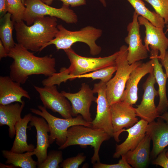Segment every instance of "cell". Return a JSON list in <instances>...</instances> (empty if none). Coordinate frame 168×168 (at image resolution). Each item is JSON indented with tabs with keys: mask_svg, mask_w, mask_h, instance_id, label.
Returning a JSON list of instances; mask_svg holds the SVG:
<instances>
[{
	"mask_svg": "<svg viewBox=\"0 0 168 168\" xmlns=\"http://www.w3.org/2000/svg\"><path fill=\"white\" fill-rule=\"evenodd\" d=\"M159 118L157 121H154L148 123L146 132L152 141L151 155L153 158L168 146V124Z\"/></svg>",
	"mask_w": 168,
	"mask_h": 168,
	"instance_id": "cell-20",
	"label": "cell"
},
{
	"mask_svg": "<svg viewBox=\"0 0 168 168\" xmlns=\"http://www.w3.org/2000/svg\"><path fill=\"white\" fill-rule=\"evenodd\" d=\"M80 90L76 93L62 91L61 93L71 104L72 117L81 115L86 121L91 122L92 119L90 113V108L92 102H96L97 97H95L93 89L85 83H82Z\"/></svg>",
	"mask_w": 168,
	"mask_h": 168,
	"instance_id": "cell-12",
	"label": "cell"
},
{
	"mask_svg": "<svg viewBox=\"0 0 168 168\" xmlns=\"http://www.w3.org/2000/svg\"><path fill=\"white\" fill-rule=\"evenodd\" d=\"M0 168H16V167L11 164H4L1 163L0 164Z\"/></svg>",
	"mask_w": 168,
	"mask_h": 168,
	"instance_id": "cell-39",
	"label": "cell"
},
{
	"mask_svg": "<svg viewBox=\"0 0 168 168\" xmlns=\"http://www.w3.org/2000/svg\"><path fill=\"white\" fill-rule=\"evenodd\" d=\"M104 7H106L107 6L106 0H99Z\"/></svg>",
	"mask_w": 168,
	"mask_h": 168,
	"instance_id": "cell-40",
	"label": "cell"
},
{
	"mask_svg": "<svg viewBox=\"0 0 168 168\" xmlns=\"http://www.w3.org/2000/svg\"><path fill=\"white\" fill-rule=\"evenodd\" d=\"M8 56L7 53L1 41L0 40V58Z\"/></svg>",
	"mask_w": 168,
	"mask_h": 168,
	"instance_id": "cell-37",
	"label": "cell"
},
{
	"mask_svg": "<svg viewBox=\"0 0 168 168\" xmlns=\"http://www.w3.org/2000/svg\"><path fill=\"white\" fill-rule=\"evenodd\" d=\"M145 63H142L131 72L126 83L122 101L130 105L136 103L138 99V86L146 75L153 72V62L152 59Z\"/></svg>",
	"mask_w": 168,
	"mask_h": 168,
	"instance_id": "cell-16",
	"label": "cell"
},
{
	"mask_svg": "<svg viewBox=\"0 0 168 168\" xmlns=\"http://www.w3.org/2000/svg\"><path fill=\"white\" fill-rule=\"evenodd\" d=\"M8 12L7 0H0V18Z\"/></svg>",
	"mask_w": 168,
	"mask_h": 168,
	"instance_id": "cell-35",
	"label": "cell"
},
{
	"mask_svg": "<svg viewBox=\"0 0 168 168\" xmlns=\"http://www.w3.org/2000/svg\"><path fill=\"white\" fill-rule=\"evenodd\" d=\"M106 83L100 81L94 84L93 90L97 93L98 97L96 101L97 104L96 117L91 122L92 128L101 130L113 137V128L111 122L110 106L106 96Z\"/></svg>",
	"mask_w": 168,
	"mask_h": 168,
	"instance_id": "cell-9",
	"label": "cell"
},
{
	"mask_svg": "<svg viewBox=\"0 0 168 168\" xmlns=\"http://www.w3.org/2000/svg\"><path fill=\"white\" fill-rule=\"evenodd\" d=\"M59 0L62 1L63 4L72 7H76L85 5L86 4V0H42L46 4L50 5L53 1Z\"/></svg>",
	"mask_w": 168,
	"mask_h": 168,
	"instance_id": "cell-34",
	"label": "cell"
},
{
	"mask_svg": "<svg viewBox=\"0 0 168 168\" xmlns=\"http://www.w3.org/2000/svg\"><path fill=\"white\" fill-rule=\"evenodd\" d=\"M8 12L11 15V19L14 22L23 20L26 6L22 0H7Z\"/></svg>",
	"mask_w": 168,
	"mask_h": 168,
	"instance_id": "cell-28",
	"label": "cell"
},
{
	"mask_svg": "<svg viewBox=\"0 0 168 168\" xmlns=\"http://www.w3.org/2000/svg\"><path fill=\"white\" fill-rule=\"evenodd\" d=\"M32 115L30 113L25 115L15 125L16 135L11 151L17 153H23L28 151H33L35 146L27 142L26 130L27 125Z\"/></svg>",
	"mask_w": 168,
	"mask_h": 168,
	"instance_id": "cell-24",
	"label": "cell"
},
{
	"mask_svg": "<svg viewBox=\"0 0 168 168\" xmlns=\"http://www.w3.org/2000/svg\"><path fill=\"white\" fill-rule=\"evenodd\" d=\"M38 92L44 106L55 113H58L63 117L69 119L73 117L71 105L68 100L58 91L55 85L40 87L34 86Z\"/></svg>",
	"mask_w": 168,
	"mask_h": 168,
	"instance_id": "cell-10",
	"label": "cell"
},
{
	"mask_svg": "<svg viewBox=\"0 0 168 168\" xmlns=\"http://www.w3.org/2000/svg\"><path fill=\"white\" fill-rule=\"evenodd\" d=\"M21 83L14 81L10 76L0 77V105H7L14 102L22 103V97L29 99L28 92L21 86Z\"/></svg>",
	"mask_w": 168,
	"mask_h": 168,
	"instance_id": "cell-19",
	"label": "cell"
},
{
	"mask_svg": "<svg viewBox=\"0 0 168 168\" xmlns=\"http://www.w3.org/2000/svg\"><path fill=\"white\" fill-rule=\"evenodd\" d=\"M156 82L153 72L149 74L143 85L144 93L142 100L140 104L135 108L137 116L149 123L154 121L160 115L154 103L155 96L158 95V91L154 87Z\"/></svg>",
	"mask_w": 168,
	"mask_h": 168,
	"instance_id": "cell-14",
	"label": "cell"
},
{
	"mask_svg": "<svg viewBox=\"0 0 168 168\" xmlns=\"http://www.w3.org/2000/svg\"><path fill=\"white\" fill-rule=\"evenodd\" d=\"M148 123L147 121L141 119L130 128L123 129L122 132L127 131L128 133V137L123 143L116 145L113 157L119 158L129 151L134 149L145 137Z\"/></svg>",
	"mask_w": 168,
	"mask_h": 168,
	"instance_id": "cell-17",
	"label": "cell"
},
{
	"mask_svg": "<svg viewBox=\"0 0 168 168\" xmlns=\"http://www.w3.org/2000/svg\"><path fill=\"white\" fill-rule=\"evenodd\" d=\"M58 31L55 38L43 47V49L51 45H55L58 50L68 49L75 43L81 42L89 47L90 53L93 56L100 54L102 50L96 41L102 34V30L93 26H86L78 30L70 31L66 29L62 24L58 25Z\"/></svg>",
	"mask_w": 168,
	"mask_h": 168,
	"instance_id": "cell-4",
	"label": "cell"
},
{
	"mask_svg": "<svg viewBox=\"0 0 168 168\" xmlns=\"http://www.w3.org/2000/svg\"><path fill=\"white\" fill-rule=\"evenodd\" d=\"M26 8L23 20L26 25L33 24L35 18L48 16L60 19L67 24H76L78 20L77 16L69 6L63 4L62 7L56 8L50 6L42 0H25Z\"/></svg>",
	"mask_w": 168,
	"mask_h": 168,
	"instance_id": "cell-8",
	"label": "cell"
},
{
	"mask_svg": "<svg viewBox=\"0 0 168 168\" xmlns=\"http://www.w3.org/2000/svg\"><path fill=\"white\" fill-rule=\"evenodd\" d=\"M168 32V25L167 26V28L166 30V32L165 33H165H167V32Z\"/></svg>",
	"mask_w": 168,
	"mask_h": 168,
	"instance_id": "cell-41",
	"label": "cell"
},
{
	"mask_svg": "<svg viewBox=\"0 0 168 168\" xmlns=\"http://www.w3.org/2000/svg\"><path fill=\"white\" fill-rule=\"evenodd\" d=\"M2 155L7 159L6 164L12 165L17 168H36L37 161H34L32 156L34 155L33 151H28L24 153H17L11 150H3Z\"/></svg>",
	"mask_w": 168,
	"mask_h": 168,
	"instance_id": "cell-25",
	"label": "cell"
},
{
	"mask_svg": "<svg viewBox=\"0 0 168 168\" xmlns=\"http://www.w3.org/2000/svg\"><path fill=\"white\" fill-rule=\"evenodd\" d=\"M22 1L23 3L24 4L25 3V0H22Z\"/></svg>",
	"mask_w": 168,
	"mask_h": 168,
	"instance_id": "cell-43",
	"label": "cell"
},
{
	"mask_svg": "<svg viewBox=\"0 0 168 168\" xmlns=\"http://www.w3.org/2000/svg\"><path fill=\"white\" fill-rule=\"evenodd\" d=\"M19 103L0 105V126H8V135L11 138L16 135L15 125L22 119L21 113L25 105L24 101Z\"/></svg>",
	"mask_w": 168,
	"mask_h": 168,
	"instance_id": "cell-22",
	"label": "cell"
},
{
	"mask_svg": "<svg viewBox=\"0 0 168 168\" xmlns=\"http://www.w3.org/2000/svg\"><path fill=\"white\" fill-rule=\"evenodd\" d=\"M64 51L69 60L70 66L68 68H61L59 72L43 80L42 82L43 86L57 85L59 86L62 82L72 80L73 77L115 65L119 53L118 51L108 56L93 58L80 56L71 47Z\"/></svg>",
	"mask_w": 168,
	"mask_h": 168,
	"instance_id": "cell-3",
	"label": "cell"
},
{
	"mask_svg": "<svg viewBox=\"0 0 168 168\" xmlns=\"http://www.w3.org/2000/svg\"><path fill=\"white\" fill-rule=\"evenodd\" d=\"M86 158V156L83 153H79L75 156L63 160L60 166L63 168H78L85 161Z\"/></svg>",
	"mask_w": 168,
	"mask_h": 168,
	"instance_id": "cell-31",
	"label": "cell"
},
{
	"mask_svg": "<svg viewBox=\"0 0 168 168\" xmlns=\"http://www.w3.org/2000/svg\"><path fill=\"white\" fill-rule=\"evenodd\" d=\"M57 21L56 17L46 16L36 18L30 26L23 20L14 22L18 43L28 50L41 52L58 33Z\"/></svg>",
	"mask_w": 168,
	"mask_h": 168,
	"instance_id": "cell-2",
	"label": "cell"
},
{
	"mask_svg": "<svg viewBox=\"0 0 168 168\" xmlns=\"http://www.w3.org/2000/svg\"><path fill=\"white\" fill-rule=\"evenodd\" d=\"M161 64L164 67L166 70V74L168 78V51H166L165 57L163 59H159Z\"/></svg>",
	"mask_w": 168,
	"mask_h": 168,
	"instance_id": "cell-36",
	"label": "cell"
},
{
	"mask_svg": "<svg viewBox=\"0 0 168 168\" xmlns=\"http://www.w3.org/2000/svg\"><path fill=\"white\" fill-rule=\"evenodd\" d=\"M111 137L104 131L83 125H75L68 130L67 139L58 149L63 150L72 145H79L85 148L91 146L94 148V152L91 158L92 164L100 161L99 152L102 143L109 140Z\"/></svg>",
	"mask_w": 168,
	"mask_h": 168,
	"instance_id": "cell-5",
	"label": "cell"
},
{
	"mask_svg": "<svg viewBox=\"0 0 168 168\" xmlns=\"http://www.w3.org/2000/svg\"><path fill=\"white\" fill-rule=\"evenodd\" d=\"M31 127H35L36 131L37 144L33 151L37 159L38 164L44 161L47 156V149L50 147V130L48 124L42 117L32 115L30 122Z\"/></svg>",
	"mask_w": 168,
	"mask_h": 168,
	"instance_id": "cell-18",
	"label": "cell"
},
{
	"mask_svg": "<svg viewBox=\"0 0 168 168\" xmlns=\"http://www.w3.org/2000/svg\"><path fill=\"white\" fill-rule=\"evenodd\" d=\"M159 51L151 50L150 59L153 62V73L158 86L159 100L156 107L157 112L161 115L168 109V100L166 94V84L167 77L163 71L162 65L159 62L158 58Z\"/></svg>",
	"mask_w": 168,
	"mask_h": 168,
	"instance_id": "cell-21",
	"label": "cell"
},
{
	"mask_svg": "<svg viewBox=\"0 0 168 168\" xmlns=\"http://www.w3.org/2000/svg\"><path fill=\"white\" fill-rule=\"evenodd\" d=\"M153 8L155 12L168 23V0H144Z\"/></svg>",
	"mask_w": 168,
	"mask_h": 168,
	"instance_id": "cell-30",
	"label": "cell"
},
{
	"mask_svg": "<svg viewBox=\"0 0 168 168\" xmlns=\"http://www.w3.org/2000/svg\"><path fill=\"white\" fill-rule=\"evenodd\" d=\"M38 108L39 110L30 108V110L32 113L44 118L47 122L50 130V144L55 141L59 147L64 144L66 141L68 130L72 126L80 125L91 127V122L85 120L80 114L71 118L61 119L51 114L44 106L39 105Z\"/></svg>",
	"mask_w": 168,
	"mask_h": 168,
	"instance_id": "cell-7",
	"label": "cell"
},
{
	"mask_svg": "<svg viewBox=\"0 0 168 168\" xmlns=\"http://www.w3.org/2000/svg\"><path fill=\"white\" fill-rule=\"evenodd\" d=\"M138 16L134 11L132 21L127 26L128 34L124 39L125 42L128 45L127 60L130 64L145 59L148 57V51L143 44L141 37Z\"/></svg>",
	"mask_w": 168,
	"mask_h": 168,
	"instance_id": "cell-13",
	"label": "cell"
},
{
	"mask_svg": "<svg viewBox=\"0 0 168 168\" xmlns=\"http://www.w3.org/2000/svg\"><path fill=\"white\" fill-rule=\"evenodd\" d=\"M128 47L121 46L116 60V73L106 84V96L110 106L122 101L126 84L132 71L142 63L140 61L130 64L127 60Z\"/></svg>",
	"mask_w": 168,
	"mask_h": 168,
	"instance_id": "cell-6",
	"label": "cell"
},
{
	"mask_svg": "<svg viewBox=\"0 0 168 168\" xmlns=\"http://www.w3.org/2000/svg\"><path fill=\"white\" fill-rule=\"evenodd\" d=\"M14 28V22L11 19V15L7 12L1 18L0 26V40L7 53L16 44L12 37Z\"/></svg>",
	"mask_w": 168,
	"mask_h": 168,
	"instance_id": "cell-26",
	"label": "cell"
},
{
	"mask_svg": "<svg viewBox=\"0 0 168 168\" xmlns=\"http://www.w3.org/2000/svg\"><path fill=\"white\" fill-rule=\"evenodd\" d=\"M7 55L13 59L10 67V76L21 84H25L31 75L42 74L49 77L56 73L55 59L51 55L36 56L18 43Z\"/></svg>",
	"mask_w": 168,
	"mask_h": 168,
	"instance_id": "cell-1",
	"label": "cell"
},
{
	"mask_svg": "<svg viewBox=\"0 0 168 168\" xmlns=\"http://www.w3.org/2000/svg\"><path fill=\"white\" fill-rule=\"evenodd\" d=\"M63 153L61 150H52L49 151L45 160L38 164V168H59V164L63 161Z\"/></svg>",
	"mask_w": 168,
	"mask_h": 168,
	"instance_id": "cell-29",
	"label": "cell"
},
{
	"mask_svg": "<svg viewBox=\"0 0 168 168\" xmlns=\"http://www.w3.org/2000/svg\"><path fill=\"white\" fill-rule=\"evenodd\" d=\"M121 159L118 163L108 164L101 163L100 162L93 164L94 168H131L132 167L127 162L125 155L121 156Z\"/></svg>",
	"mask_w": 168,
	"mask_h": 168,
	"instance_id": "cell-32",
	"label": "cell"
},
{
	"mask_svg": "<svg viewBox=\"0 0 168 168\" xmlns=\"http://www.w3.org/2000/svg\"><path fill=\"white\" fill-rule=\"evenodd\" d=\"M165 120L168 124V112L166 111L160 115L159 117Z\"/></svg>",
	"mask_w": 168,
	"mask_h": 168,
	"instance_id": "cell-38",
	"label": "cell"
},
{
	"mask_svg": "<svg viewBox=\"0 0 168 168\" xmlns=\"http://www.w3.org/2000/svg\"><path fill=\"white\" fill-rule=\"evenodd\" d=\"M132 5L135 12L139 16L147 19L156 27L164 28L165 22L164 19L155 12L150 11L145 6L142 0H126Z\"/></svg>",
	"mask_w": 168,
	"mask_h": 168,
	"instance_id": "cell-27",
	"label": "cell"
},
{
	"mask_svg": "<svg viewBox=\"0 0 168 168\" xmlns=\"http://www.w3.org/2000/svg\"><path fill=\"white\" fill-rule=\"evenodd\" d=\"M166 156L168 157V151L166 152Z\"/></svg>",
	"mask_w": 168,
	"mask_h": 168,
	"instance_id": "cell-42",
	"label": "cell"
},
{
	"mask_svg": "<svg viewBox=\"0 0 168 168\" xmlns=\"http://www.w3.org/2000/svg\"><path fill=\"white\" fill-rule=\"evenodd\" d=\"M166 149H164L161 151L153 161V163L164 168H168V157L166 155Z\"/></svg>",
	"mask_w": 168,
	"mask_h": 168,
	"instance_id": "cell-33",
	"label": "cell"
},
{
	"mask_svg": "<svg viewBox=\"0 0 168 168\" xmlns=\"http://www.w3.org/2000/svg\"><path fill=\"white\" fill-rule=\"evenodd\" d=\"M150 135L146 133L136 147L125 155L127 162L135 168H144L149 160L150 142Z\"/></svg>",
	"mask_w": 168,
	"mask_h": 168,
	"instance_id": "cell-23",
	"label": "cell"
},
{
	"mask_svg": "<svg viewBox=\"0 0 168 168\" xmlns=\"http://www.w3.org/2000/svg\"><path fill=\"white\" fill-rule=\"evenodd\" d=\"M113 137L117 142L120 141L119 136L124 128L131 127L138 121L135 108L121 101L110 106Z\"/></svg>",
	"mask_w": 168,
	"mask_h": 168,
	"instance_id": "cell-11",
	"label": "cell"
},
{
	"mask_svg": "<svg viewBox=\"0 0 168 168\" xmlns=\"http://www.w3.org/2000/svg\"><path fill=\"white\" fill-rule=\"evenodd\" d=\"M138 20L140 25L144 26L145 28L144 45L147 51H150L149 46L151 50H158L160 52L158 59H164L168 48V38L163 32V28L156 27L141 16H138Z\"/></svg>",
	"mask_w": 168,
	"mask_h": 168,
	"instance_id": "cell-15",
	"label": "cell"
}]
</instances>
